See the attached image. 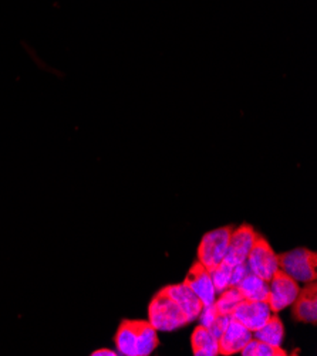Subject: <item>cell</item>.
I'll list each match as a JSON object with an SVG mask.
<instances>
[{"label":"cell","instance_id":"6da1fadb","mask_svg":"<svg viewBox=\"0 0 317 356\" xmlns=\"http://www.w3.org/2000/svg\"><path fill=\"white\" fill-rule=\"evenodd\" d=\"M148 323L161 332L177 331L188 325V319L164 290H161L148 305Z\"/></svg>","mask_w":317,"mask_h":356},{"label":"cell","instance_id":"7a4b0ae2","mask_svg":"<svg viewBox=\"0 0 317 356\" xmlns=\"http://www.w3.org/2000/svg\"><path fill=\"white\" fill-rule=\"evenodd\" d=\"M279 270L299 284L313 282L317 277V256L307 248H295L279 256Z\"/></svg>","mask_w":317,"mask_h":356},{"label":"cell","instance_id":"3957f363","mask_svg":"<svg viewBox=\"0 0 317 356\" xmlns=\"http://www.w3.org/2000/svg\"><path fill=\"white\" fill-rule=\"evenodd\" d=\"M232 229L231 226H225L203 234L198 247V263L206 270H212L224 261Z\"/></svg>","mask_w":317,"mask_h":356},{"label":"cell","instance_id":"277c9868","mask_svg":"<svg viewBox=\"0 0 317 356\" xmlns=\"http://www.w3.org/2000/svg\"><path fill=\"white\" fill-rule=\"evenodd\" d=\"M300 290L302 287L297 281L279 270L269 280V296L266 300L273 314L291 308L296 302Z\"/></svg>","mask_w":317,"mask_h":356},{"label":"cell","instance_id":"5b68a950","mask_svg":"<svg viewBox=\"0 0 317 356\" xmlns=\"http://www.w3.org/2000/svg\"><path fill=\"white\" fill-rule=\"evenodd\" d=\"M246 266L251 273L269 281L279 271V256L275 253L268 240L259 236L246 259Z\"/></svg>","mask_w":317,"mask_h":356},{"label":"cell","instance_id":"8992f818","mask_svg":"<svg viewBox=\"0 0 317 356\" xmlns=\"http://www.w3.org/2000/svg\"><path fill=\"white\" fill-rule=\"evenodd\" d=\"M258 237L259 234L249 225H242L236 229H232L224 261L229 266L246 263V259H248Z\"/></svg>","mask_w":317,"mask_h":356},{"label":"cell","instance_id":"52a82bcc","mask_svg":"<svg viewBox=\"0 0 317 356\" xmlns=\"http://www.w3.org/2000/svg\"><path fill=\"white\" fill-rule=\"evenodd\" d=\"M273 315L272 308L269 307L268 301H246L242 300L238 307L233 309L231 316L235 321L240 323L243 327L252 331H258L262 328Z\"/></svg>","mask_w":317,"mask_h":356},{"label":"cell","instance_id":"ba28073f","mask_svg":"<svg viewBox=\"0 0 317 356\" xmlns=\"http://www.w3.org/2000/svg\"><path fill=\"white\" fill-rule=\"evenodd\" d=\"M184 282L195 293V296L199 298L203 307L215 304L218 293L214 287V282H212V278H210L209 270H206L203 266H201L199 263H195L191 267Z\"/></svg>","mask_w":317,"mask_h":356},{"label":"cell","instance_id":"9c48e42d","mask_svg":"<svg viewBox=\"0 0 317 356\" xmlns=\"http://www.w3.org/2000/svg\"><path fill=\"white\" fill-rule=\"evenodd\" d=\"M252 337H254L252 331L243 327L240 323L235 321V319L231 316L229 324L226 325L222 335L218 338L219 355L231 356L235 353H240V350L252 339Z\"/></svg>","mask_w":317,"mask_h":356},{"label":"cell","instance_id":"30bf717a","mask_svg":"<svg viewBox=\"0 0 317 356\" xmlns=\"http://www.w3.org/2000/svg\"><path fill=\"white\" fill-rule=\"evenodd\" d=\"M162 290L167 293V296L175 304H177L181 308V311L187 316L190 324L194 323L195 319H198V315H199L203 305L199 301V298L195 296V293L187 286L185 282L173 284V286H168Z\"/></svg>","mask_w":317,"mask_h":356},{"label":"cell","instance_id":"8fae6325","mask_svg":"<svg viewBox=\"0 0 317 356\" xmlns=\"http://www.w3.org/2000/svg\"><path fill=\"white\" fill-rule=\"evenodd\" d=\"M297 321L314 325L317 323V287L316 281L306 284L300 290L296 302L292 305Z\"/></svg>","mask_w":317,"mask_h":356},{"label":"cell","instance_id":"7c38bea8","mask_svg":"<svg viewBox=\"0 0 317 356\" xmlns=\"http://www.w3.org/2000/svg\"><path fill=\"white\" fill-rule=\"evenodd\" d=\"M236 289L246 301H266L269 296V281L249 271Z\"/></svg>","mask_w":317,"mask_h":356},{"label":"cell","instance_id":"4fadbf2b","mask_svg":"<svg viewBox=\"0 0 317 356\" xmlns=\"http://www.w3.org/2000/svg\"><path fill=\"white\" fill-rule=\"evenodd\" d=\"M137 335L138 321H128V319H124L114 337L117 352L124 356H137Z\"/></svg>","mask_w":317,"mask_h":356},{"label":"cell","instance_id":"5bb4252c","mask_svg":"<svg viewBox=\"0 0 317 356\" xmlns=\"http://www.w3.org/2000/svg\"><path fill=\"white\" fill-rule=\"evenodd\" d=\"M191 348L195 356H218V339L202 325H198L191 335Z\"/></svg>","mask_w":317,"mask_h":356},{"label":"cell","instance_id":"9a60e30c","mask_svg":"<svg viewBox=\"0 0 317 356\" xmlns=\"http://www.w3.org/2000/svg\"><path fill=\"white\" fill-rule=\"evenodd\" d=\"M285 334L286 331L284 323H281V319L276 314H273L262 328L254 332V338L276 348H284Z\"/></svg>","mask_w":317,"mask_h":356},{"label":"cell","instance_id":"2e32d148","mask_svg":"<svg viewBox=\"0 0 317 356\" xmlns=\"http://www.w3.org/2000/svg\"><path fill=\"white\" fill-rule=\"evenodd\" d=\"M158 331L148 321H138L137 356H150L158 346Z\"/></svg>","mask_w":317,"mask_h":356},{"label":"cell","instance_id":"e0dca14e","mask_svg":"<svg viewBox=\"0 0 317 356\" xmlns=\"http://www.w3.org/2000/svg\"><path fill=\"white\" fill-rule=\"evenodd\" d=\"M240 355L242 356H286L288 352L284 348L272 346L252 337V339L240 350Z\"/></svg>","mask_w":317,"mask_h":356},{"label":"cell","instance_id":"ac0fdd59","mask_svg":"<svg viewBox=\"0 0 317 356\" xmlns=\"http://www.w3.org/2000/svg\"><path fill=\"white\" fill-rule=\"evenodd\" d=\"M242 300H243V297L240 296L238 289L236 287H229L225 291L218 294L214 307L217 308L218 314L231 315Z\"/></svg>","mask_w":317,"mask_h":356},{"label":"cell","instance_id":"d6986e66","mask_svg":"<svg viewBox=\"0 0 317 356\" xmlns=\"http://www.w3.org/2000/svg\"><path fill=\"white\" fill-rule=\"evenodd\" d=\"M231 273H232V266H229L225 261L219 263L215 268L209 270L210 278H212L214 287L218 294L231 287Z\"/></svg>","mask_w":317,"mask_h":356},{"label":"cell","instance_id":"ffe728a7","mask_svg":"<svg viewBox=\"0 0 317 356\" xmlns=\"http://www.w3.org/2000/svg\"><path fill=\"white\" fill-rule=\"evenodd\" d=\"M218 316V311L214 305H206V307H202L199 315H198V321H199V325L205 327V328H209L210 325H212V323L215 321V318Z\"/></svg>","mask_w":317,"mask_h":356},{"label":"cell","instance_id":"44dd1931","mask_svg":"<svg viewBox=\"0 0 317 356\" xmlns=\"http://www.w3.org/2000/svg\"><path fill=\"white\" fill-rule=\"evenodd\" d=\"M229 321H231V315H221V314H218V316L215 318V321L212 323V325H210L206 330H209V332L218 339L222 335V332L225 331V328L229 324Z\"/></svg>","mask_w":317,"mask_h":356},{"label":"cell","instance_id":"7402d4cb","mask_svg":"<svg viewBox=\"0 0 317 356\" xmlns=\"http://www.w3.org/2000/svg\"><path fill=\"white\" fill-rule=\"evenodd\" d=\"M249 273L248 266L246 263H240L236 266H232V273H231V287H236L238 284L246 277V274Z\"/></svg>","mask_w":317,"mask_h":356},{"label":"cell","instance_id":"603a6c76","mask_svg":"<svg viewBox=\"0 0 317 356\" xmlns=\"http://www.w3.org/2000/svg\"><path fill=\"white\" fill-rule=\"evenodd\" d=\"M91 356H117L118 353L113 349H107V348H101V349H97V350H93L90 353Z\"/></svg>","mask_w":317,"mask_h":356}]
</instances>
